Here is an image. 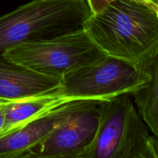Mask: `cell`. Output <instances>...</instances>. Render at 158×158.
<instances>
[{
	"label": "cell",
	"instance_id": "obj_1",
	"mask_svg": "<svg viewBox=\"0 0 158 158\" xmlns=\"http://www.w3.org/2000/svg\"><path fill=\"white\" fill-rule=\"evenodd\" d=\"M83 28L106 55L137 68L158 51V18L155 10L132 0H116L91 14Z\"/></svg>",
	"mask_w": 158,
	"mask_h": 158
},
{
	"label": "cell",
	"instance_id": "obj_2",
	"mask_svg": "<svg viewBox=\"0 0 158 158\" xmlns=\"http://www.w3.org/2000/svg\"><path fill=\"white\" fill-rule=\"evenodd\" d=\"M91 14L86 0H32L0 16V56L19 43L81 29Z\"/></svg>",
	"mask_w": 158,
	"mask_h": 158
},
{
	"label": "cell",
	"instance_id": "obj_3",
	"mask_svg": "<svg viewBox=\"0 0 158 158\" xmlns=\"http://www.w3.org/2000/svg\"><path fill=\"white\" fill-rule=\"evenodd\" d=\"M147 127L130 94L103 100L95 137L82 158H155Z\"/></svg>",
	"mask_w": 158,
	"mask_h": 158
},
{
	"label": "cell",
	"instance_id": "obj_4",
	"mask_svg": "<svg viewBox=\"0 0 158 158\" xmlns=\"http://www.w3.org/2000/svg\"><path fill=\"white\" fill-rule=\"evenodd\" d=\"M105 55L81 28L47 40L19 43L2 56L39 73L61 80L67 73Z\"/></svg>",
	"mask_w": 158,
	"mask_h": 158
},
{
	"label": "cell",
	"instance_id": "obj_5",
	"mask_svg": "<svg viewBox=\"0 0 158 158\" xmlns=\"http://www.w3.org/2000/svg\"><path fill=\"white\" fill-rule=\"evenodd\" d=\"M148 80L149 75L143 69L105 55L65 74L58 93L71 101L110 100L123 94L131 95Z\"/></svg>",
	"mask_w": 158,
	"mask_h": 158
},
{
	"label": "cell",
	"instance_id": "obj_6",
	"mask_svg": "<svg viewBox=\"0 0 158 158\" xmlns=\"http://www.w3.org/2000/svg\"><path fill=\"white\" fill-rule=\"evenodd\" d=\"M103 100H84L26 158H82L94 140Z\"/></svg>",
	"mask_w": 158,
	"mask_h": 158
},
{
	"label": "cell",
	"instance_id": "obj_7",
	"mask_svg": "<svg viewBox=\"0 0 158 158\" xmlns=\"http://www.w3.org/2000/svg\"><path fill=\"white\" fill-rule=\"evenodd\" d=\"M84 100L70 101L23 126L0 135V158H26Z\"/></svg>",
	"mask_w": 158,
	"mask_h": 158
},
{
	"label": "cell",
	"instance_id": "obj_8",
	"mask_svg": "<svg viewBox=\"0 0 158 158\" xmlns=\"http://www.w3.org/2000/svg\"><path fill=\"white\" fill-rule=\"evenodd\" d=\"M61 80L39 73L0 56V99L16 101L58 89Z\"/></svg>",
	"mask_w": 158,
	"mask_h": 158
},
{
	"label": "cell",
	"instance_id": "obj_9",
	"mask_svg": "<svg viewBox=\"0 0 158 158\" xmlns=\"http://www.w3.org/2000/svg\"><path fill=\"white\" fill-rule=\"evenodd\" d=\"M70 101L59 94L58 89L24 100L6 101L4 125L0 135L19 127Z\"/></svg>",
	"mask_w": 158,
	"mask_h": 158
},
{
	"label": "cell",
	"instance_id": "obj_10",
	"mask_svg": "<svg viewBox=\"0 0 158 158\" xmlns=\"http://www.w3.org/2000/svg\"><path fill=\"white\" fill-rule=\"evenodd\" d=\"M140 69L148 73L149 80L131 97L141 118L158 138V51Z\"/></svg>",
	"mask_w": 158,
	"mask_h": 158
},
{
	"label": "cell",
	"instance_id": "obj_11",
	"mask_svg": "<svg viewBox=\"0 0 158 158\" xmlns=\"http://www.w3.org/2000/svg\"><path fill=\"white\" fill-rule=\"evenodd\" d=\"M86 1L87 2L88 6H89V9H90L91 13L97 14L98 12H101L110 3H111L114 1H116V0H86ZM132 1L147 5V6H150V7L152 8V9H154L155 10L154 6L152 4H151L148 0H132Z\"/></svg>",
	"mask_w": 158,
	"mask_h": 158
},
{
	"label": "cell",
	"instance_id": "obj_12",
	"mask_svg": "<svg viewBox=\"0 0 158 158\" xmlns=\"http://www.w3.org/2000/svg\"><path fill=\"white\" fill-rule=\"evenodd\" d=\"M6 100L0 99V132L3 127L5 121V107H6Z\"/></svg>",
	"mask_w": 158,
	"mask_h": 158
},
{
	"label": "cell",
	"instance_id": "obj_13",
	"mask_svg": "<svg viewBox=\"0 0 158 158\" xmlns=\"http://www.w3.org/2000/svg\"><path fill=\"white\" fill-rule=\"evenodd\" d=\"M154 149L155 158H158V139L156 137L154 139Z\"/></svg>",
	"mask_w": 158,
	"mask_h": 158
},
{
	"label": "cell",
	"instance_id": "obj_14",
	"mask_svg": "<svg viewBox=\"0 0 158 158\" xmlns=\"http://www.w3.org/2000/svg\"><path fill=\"white\" fill-rule=\"evenodd\" d=\"M151 4H152L154 6V9H156V6H157V4L158 2V0H148Z\"/></svg>",
	"mask_w": 158,
	"mask_h": 158
},
{
	"label": "cell",
	"instance_id": "obj_15",
	"mask_svg": "<svg viewBox=\"0 0 158 158\" xmlns=\"http://www.w3.org/2000/svg\"><path fill=\"white\" fill-rule=\"evenodd\" d=\"M155 12H156V15H157V17L158 18V2H157V6H156Z\"/></svg>",
	"mask_w": 158,
	"mask_h": 158
}]
</instances>
